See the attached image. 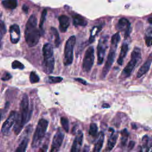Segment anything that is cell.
I'll return each mask as SVG.
<instances>
[{"instance_id":"cell-43","label":"cell","mask_w":152,"mask_h":152,"mask_svg":"<svg viewBox=\"0 0 152 152\" xmlns=\"http://www.w3.org/2000/svg\"><path fill=\"white\" fill-rule=\"evenodd\" d=\"M1 43H0V48H1Z\"/></svg>"},{"instance_id":"cell-31","label":"cell","mask_w":152,"mask_h":152,"mask_svg":"<svg viewBox=\"0 0 152 152\" xmlns=\"http://www.w3.org/2000/svg\"><path fill=\"white\" fill-rule=\"evenodd\" d=\"M63 78L61 77H53L49 76L47 78V82L49 83H58L62 81Z\"/></svg>"},{"instance_id":"cell-4","label":"cell","mask_w":152,"mask_h":152,"mask_svg":"<svg viewBox=\"0 0 152 152\" xmlns=\"http://www.w3.org/2000/svg\"><path fill=\"white\" fill-rule=\"evenodd\" d=\"M42 52L43 56V69L46 74H50L53 72L55 66L52 45L49 43H46L43 46Z\"/></svg>"},{"instance_id":"cell-21","label":"cell","mask_w":152,"mask_h":152,"mask_svg":"<svg viewBox=\"0 0 152 152\" xmlns=\"http://www.w3.org/2000/svg\"><path fill=\"white\" fill-rule=\"evenodd\" d=\"M50 33L52 38H53V43L55 46L56 48L58 47L61 43V40L57 30L55 27H51L50 30Z\"/></svg>"},{"instance_id":"cell-32","label":"cell","mask_w":152,"mask_h":152,"mask_svg":"<svg viewBox=\"0 0 152 152\" xmlns=\"http://www.w3.org/2000/svg\"><path fill=\"white\" fill-rule=\"evenodd\" d=\"M30 78V83H32V84H34V83H38L39 81V80H40V78H39V76L34 71L31 72V73L30 74V78Z\"/></svg>"},{"instance_id":"cell-36","label":"cell","mask_w":152,"mask_h":152,"mask_svg":"<svg viewBox=\"0 0 152 152\" xmlns=\"http://www.w3.org/2000/svg\"><path fill=\"white\" fill-rule=\"evenodd\" d=\"M75 80L76 81H78V82L81 83L82 84H83V85H86V84H87V82H86L85 80H84L83 79H82V78H75Z\"/></svg>"},{"instance_id":"cell-42","label":"cell","mask_w":152,"mask_h":152,"mask_svg":"<svg viewBox=\"0 0 152 152\" xmlns=\"http://www.w3.org/2000/svg\"><path fill=\"white\" fill-rule=\"evenodd\" d=\"M147 151L148 152H151V147H149V148L147 150Z\"/></svg>"},{"instance_id":"cell-26","label":"cell","mask_w":152,"mask_h":152,"mask_svg":"<svg viewBox=\"0 0 152 152\" xmlns=\"http://www.w3.org/2000/svg\"><path fill=\"white\" fill-rule=\"evenodd\" d=\"M129 133L126 129H124L121 131V144L122 145H125L128 140Z\"/></svg>"},{"instance_id":"cell-33","label":"cell","mask_w":152,"mask_h":152,"mask_svg":"<svg viewBox=\"0 0 152 152\" xmlns=\"http://www.w3.org/2000/svg\"><path fill=\"white\" fill-rule=\"evenodd\" d=\"M11 66H12V68L13 69H24V65L20 62V61H17V60H15L12 62V64H11Z\"/></svg>"},{"instance_id":"cell-41","label":"cell","mask_w":152,"mask_h":152,"mask_svg":"<svg viewBox=\"0 0 152 152\" xmlns=\"http://www.w3.org/2000/svg\"><path fill=\"white\" fill-rule=\"evenodd\" d=\"M151 17H150L149 18H148V21H149V23H150V24H151Z\"/></svg>"},{"instance_id":"cell-30","label":"cell","mask_w":152,"mask_h":152,"mask_svg":"<svg viewBox=\"0 0 152 152\" xmlns=\"http://www.w3.org/2000/svg\"><path fill=\"white\" fill-rule=\"evenodd\" d=\"M151 28H149L147 30V34H146V36L145 37V44L146 45L149 47L151 45Z\"/></svg>"},{"instance_id":"cell-39","label":"cell","mask_w":152,"mask_h":152,"mask_svg":"<svg viewBox=\"0 0 152 152\" xmlns=\"http://www.w3.org/2000/svg\"><path fill=\"white\" fill-rule=\"evenodd\" d=\"M89 146L88 145H85V147H84V148L83 149L82 151L81 152H88L89 151Z\"/></svg>"},{"instance_id":"cell-12","label":"cell","mask_w":152,"mask_h":152,"mask_svg":"<svg viewBox=\"0 0 152 152\" xmlns=\"http://www.w3.org/2000/svg\"><path fill=\"white\" fill-rule=\"evenodd\" d=\"M16 115H17V112L15 111H11L8 117V118L6 119V121L4 122L2 128H1V131L2 132L6 135L8 134L10 132L12 126L14 124L15 119H16Z\"/></svg>"},{"instance_id":"cell-18","label":"cell","mask_w":152,"mask_h":152,"mask_svg":"<svg viewBox=\"0 0 152 152\" xmlns=\"http://www.w3.org/2000/svg\"><path fill=\"white\" fill-rule=\"evenodd\" d=\"M104 138V133L103 132H100V134H99L97 140L96 141L91 152H100V150L102 148L103 144Z\"/></svg>"},{"instance_id":"cell-22","label":"cell","mask_w":152,"mask_h":152,"mask_svg":"<svg viewBox=\"0 0 152 152\" xmlns=\"http://www.w3.org/2000/svg\"><path fill=\"white\" fill-rule=\"evenodd\" d=\"M28 143V138L27 137H25L21 141L17 148H16L15 152H26L27 145Z\"/></svg>"},{"instance_id":"cell-34","label":"cell","mask_w":152,"mask_h":152,"mask_svg":"<svg viewBox=\"0 0 152 152\" xmlns=\"http://www.w3.org/2000/svg\"><path fill=\"white\" fill-rule=\"evenodd\" d=\"M48 148V143L45 142L40 147L37 152H47Z\"/></svg>"},{"instance_id":"cell-44","label":"cell","mask_w":152,"mask_h":152,"mask_svg":"<svg viewBox=\"0 0 152 152\" xmlns=\"http://www.w3.org/2000/svg\"><path fill=\"white\" fill-rule=\"evenodd\" d=\"M140 152H141V151H140Z\"/></svg>"},{"instance_id":"cell-2","label":"cell","mask_w":152,"mask_h":152,"mask_svg":"<svg viewBox=\"0 0 152 152\" xmlns=\"http://www.w3.org/2000/svg\"><path fill=\"white\" fill-rule=\"evenodd\" d=\"M42 33L37 28V20L36 15L32 14L26 24L24 32L25 40L29 47L36 46L39 41Z\"/></svg>"},{"instance_id":"cell-38","label":"cell","mask_w":152,"mask_h":152,"mask_svg":"<svg viewBox=\"0 0 152 152\" xmlns=\"http://www.w3.org/2000/svg\"><path fill=\"white\" fill-rule=\"evenodd\" d=\"M23 10L25 13H27L28 11V7L26 4H24L23 6Z\"/></svg>"},{"instance_id":"cell-15","label":"cell","mask_w":152,"mask_h":152,"mask_svg":"<svg viewBox=\"0 0 152 152\" xmlns=\"http://www.w3.org/2000/svg\"><path fill=\"white\" fill-rule=\"evenodd\" d=\"M58 20L59 23V27L61 32H66L70 23L69 17L65 15H61L58 17Z\"/></svg>"},{"instance_id":"cell-25","label":"cell","mask_w":152,"mask_h":152,"mask_svg":"<svg viewBox=\"0 0 152 152\" xmlns=\"http://www.w3.org/2000/svg\"><path fill=\"white\" fill-rule=\"evenodd\" d=\"M97 132H98V128L96 124L95 123L90 124V128L88 131L89 135L93 137H95L97 135Z\"/></svg>"},{"instance_id":"cell-16","label":"cell","mask_w":152,"mask_h":152,"mask_svg":"<svg viewBox=\"0 0 152 152\" xmlns=\"http://www.w3.org/2000/svg\"><path fill=\"white\" fill-rule=\"evenodd\" d=\"M151 64V56H150L148 59H147L139 69L137 74V77L138 78H140L143 75L146 74L150 68Z\"/></svg>"},{"instance_id":"cell-5","label":"cell","mask_w":152,"mask_h":152,"mask_svg":"<svg viewBox=\"0 0 152 152\" xmlns=\"http://www.w3.org/2000/svg\"><path fill=\"white\" fill-rule=\"evenodd\" d=\"M141 59V49L135 47L132 50L131 55V59L127 64L126 66L123 69L121 73V77L122 78H126L129 77L132 72L135 69L136 66Z\"/></svg>"},{"instance_id":"cell-37","label":"cell","mask_w":152,"mask_h":152,"mask_svg":"<svg viewBox=\"0 0 152 152\" xmlns=\"http://www.w3.org/2000/svg\"><path fill=\"white\" fill-rule=\"evenodd\" d=\"M134 145H135V142L132 141H131L129 142V145H128V149H129V150H132L134 148Z\"/></svg>"},{"instance_id":"cell-9","label":"cell","mask_w":152,"mask_h":152,"mask_svg":"<svg viewBox=\"0 0 152 152\" xmlns=\"http://www.w3.org/2000/svg\"><path fill=\"white\" fill-rule=\"evenodd\" d=\"M107 36H104L99 41L97 46V64L101 65L104 61L106 50L108 47Z\"/></svg>"},{"instance_id":"cell-10","label":"cell","mask_w":152,"mask_h":152,"mask_svg":"<svg viewBox=\"0 0 152 152\" xmlns=\"http://www.w3.org/2000/svg\"><path fill=\"white\" fill-rule=\"evenodd\" d=\"M64 139V134L60 128H59L56 132L55 135L53 136L50 152H58Z\"/></svg>"},{"instance_id":"cell-11","label":"cell","mask_w":152,"mask_h":152,"mask_svg":"<svg viewBox=\"0 0 152 152\" xmlns=\"http://www.w3.org/2000/svg\"><path fill=\"white\" fill-rule=\"evenodd\" d=\"M116 28L119 30V32L124 33L125 37H128L131 31V24L129 20L126 18H121L119 19L116 25Z\"/></svg>"},{"instance_id":"cell-7","label":"cell","mask_w":152,"mask_h":152,"mask_svg":"<svg viewBox=\"0 0 152 152\" xmlns=\"http://www.w3.org/2000/svg\"><path fill=\"white\" fill-rule=\"evenodd\" d=\"M76 38L75 36H70L66 40L64 48V56L63 62L65 66L71 65L73 61V51L75 44Z\"/></svg>"},{"instance_id":"cell-29","label":"cell","mask_w":152,"mask_h":152,"mask_svg":"<svg viewBox=\"0 0 152 152\" xmlns=\"http://www.w3.org/2000/svg\"><path fill=\"white\" fill-rule=\"evenodd\" d=\"M61 123L63 129L65 132H68L69 131V122L68 119L66 117H62L61 118Z\"/></svg>"},{"instance_id":"cell-14","label":"cell","mask_w":152,"mask_h":152,"mask_svg":"<svg viewBox=\"0 0 152 152\" xmlns=\"http://www.w3.org/2000/svg\"><path fill=\"white\" fill-rule=\"evenodd\" d=\"M10 40L12 43L16 44L18 42L20 39V29L19 26L16 24H12L10 27Z\"/></svg>"},{"instance_id":"cell-27","label":"cell","mask_w":152,"mask_h":152,"mask_svg":"<svg viewBox=\"0 0 152 152\" xmlns=\"http://www.w3.org/2000/svg\"><path fill=\"white\" fill-rule=\"evenodd\" d=\"M7 32V28L4 22L0 20V43H1L2 39Z\"/></svg>"},{"instance_id":"cell-28","label":"cell","mask_w":152,"mask_h":152,"mask_svg":"<svg viewBox=\"0 0 152 152\" xmlns=\"http://www.w3.org/2000/svg\"><path fill=\"white\" fill-rule=\"evenodd\" d=\"M46 14H47V11L46 10H44L42 12V15H41V17L40 19V22H39V30L41 31L42 33H43V26L44 24V22L45 21L46 19Z\"/></svg>"},{"instance_id":"cell-3","label":"cell","mask_w":152,"mask_h":152,"mask_svg":"<svg viewBox=\"0 0 152 152\" xmlns=\"http://www.w3.org/2000/svg\"><path fill=\"white\" fill-rule=\"evenodd\" d=\"M121 39L119 32H117L115 34H113L111 38L110 42V48L109 52V54L107 57V59L106 61L104 66L102 69V77L103 78L107 74L109 71L113 62L115 60V55H116V50L117 49L118 44L119 42Z\"/></svg>"},{"instance_id":"cell-20","label":"cell","mask_w":152,"mask_h":152,"mask_svg":"<svg viewBox=\"0 0 152 152\" xmlns=\"http://www.w3.org/2000/svg\"><path fill=\"white\" fill-rule=\"evenodd\" d=\"M117 138H118V135L116 134H114L113 133H112L107 141V145L105 148L106 152H109L112 150V148L114 147V146L116 144Z\"/></svg>"},{"instance_id":"cell-35","label":"cell","mask_w":152,"mask_h":152,"mask_svg":"<svg viewBox=\"0 0 152 152\" xmlns=\"http://www.w3.org/2000/svg\"><path fill=\"white\" fill-rule=\"evenodd\" d=\"M12 78V75L8 72H5L4 73V74L3 75L2 77L1 78V79L3 80V81H7L10 79H11Z\"/></svg>"},{"instance_id":"cell-24","label":"cell","mask_w":152,"mask_h":152,"mask_svg":"<svg viewBox=\"0 0 152 152\" xmlns=\"http://www.w3.org/2000/svg\"><path fill=\"white\" fill-rule=\"evenodd\" d=\"M101 28H102V27L100 26H97L93 27V28L91 30L90 36V38H89V42L90 43H92L93 42H94L95 36L100 31Z\"/></svg>"},{"instance_id":"cell-17","label":"cell","mask_w":152,"mask_h":152,"mask_svg":"<svg viewBox=\"0 0 152 152\" xmlns=\"http://www.w3.org/2000/svg\"><path fill=\"white\" fill-rule=\"evenodd\" d=\"M72 21L74 26H86L87 24V20L81 15L75 14L72 16Z\"/></svg>"},{"instance_id":"cell-19","label":"cell","mask_w":152,"mask_h":152,"mask_svg":"<svg viewBox=\"0 0 152 152\" xmlns=\"http://www.w3.org/2000/svg\"><path fill=\"white\" fill-rule=\"evenodd\" d=\"M128 50V45L126 43H124L121 46V52L119 56V58L117 60V62L119 65H122L124 62V59L125 58V57L126 55L127 52Z\"/></svg>"},{"instance_id":"cell-13","label":"cell","mask_w":152,"mask_h":152,"mask_svg":"<svg viewBox=\"0 0 152 152\" xmlns=\"http://www.w3.org/2000/svg\"><path fill=\"white\" fill-rule=\"evenodd\" d=\"M83 140V133L81 131L79 130L76 134L75 138L73 141L72 145L70 152H80L81 147Z\"/></svg>"},{"instance_id":"cell-40","label":"cell","mask_w":152,"mask_h":152,"mask_svg":"<svg viewBox=\"0 0 152 152\" xmlns=\"http://www.w3.org/2000/svg\"><path fill=\"white\" fill-rule=\"evenodd\" d=\"M103 107H109L110 106L108 104H103L102 106Z\"/></svg>"},{"instance_id":"cell-8","label":"cell","mask_w":152,"mask_h":152,"mask_svg":"<svg viewBox=\"0 0 152 152\" xmlns=\"http://www.w3.org/2000/svg\"><path fill=\"white\" fill-rule=\"evenodd\" d=\"M94 61V50L93 46L88 48L86 50L83 61L82 68L85 72H88L93 65Z\"/></svg>"},{"instance_id":"cell-23","label":"cell","mask_w":152,"mask_h":152,"mask_svg":"<svg viewBox=\"0 0 152 152\" xmlns=\"http://www.w3.org/2000/svg\"><path fill=\"white\" fill-rule=\"evenodd\" d=\"M2 4L5 8L14 10L17 6V1L15 0H5L2 1Z\"/></svg>"},{"instance_id":"cell-6","label":"cell","mask_w":152,"mask_h":152,"mask_svg":"<svg viewBox=\"0 0 152 152\" xmlns=\"http://www.w3.org/2000/svg\"><path fill=\"white\" fill-rule=\"evenodd\" d=\"M48 126V121L46 119L42 118L39 121L32 139V148H36L41 144L46 134Z\"/></svg>"},{"instance_id":"cell-1","label":"cell","mask_w":152,"mask_h":152,"mask_svg":"<svg viewBox=\"0 0 152 152\" xmlns=\"http://www.w3.org/2000/svg\"><path fill=\"white\" fill-rule=\"evenodd\" d=\"M32 109L30 108L28 96L26 94H24L21 100L20 110L18 113H17L16 119L14 123V132L16 135H18L21 132L24 125L29 121Z\"/></svg>"}]
</instances>
